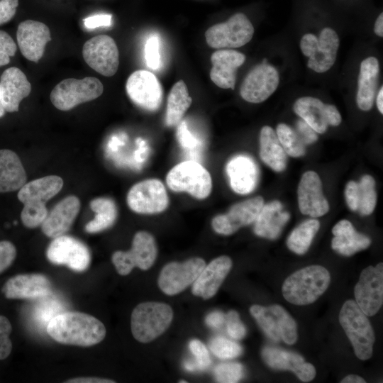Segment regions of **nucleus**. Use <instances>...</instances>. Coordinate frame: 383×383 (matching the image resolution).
Instances as JSON below:
<instances>
[{"label": "nucleus", "mask_w": 383, "mask_h": 383, "mask_svg": "<svg viewBox=\"0 0 383 383\" xmlns=\"http://www.w3.org/2000/svg\"><path fill=\"white\" fill-rule=\"evenodd\" d=\"M47 333L61 344L89 347L101 342L106 328L99 319L89 314L67 311L53 316L47 324Z\"/></svg>", "instance_id": "1"}, {"label": "nucleus", "mask_w": 383, "mask_h": 383, "mask_svg": "<svg viewBox=\"0 0 383 383\" xmlns=\"http://www.w3.org/2000/svg\"><path fill=\"white\" fill-rule=\"evenodd\" d=\"M329 272L321 265H310L289 275L282 284L284 298L294 305H307L316 301L327 289Z\"/></svg>", "instance_id": "2"}, {"label": "nucleus", "mask_w": 383, "mask_h": 383, "mask_svg": "<svg viewBox=\"0 0 383 383\" xmlns=\"http://www.w3.org/2000/svg\"><path fill=\"white\" fill-rule=\"evenodd\" d=\"M172 318L173 311L167 304L155 301L140 303L131 313L132 334L138 341L149 343L168 328Z\"/></svg>", "instance_id": "3"}, {"label": "nucleus", "mask_w": 383, "mask_h": 383, "mask_svg": "<svg viewBox=\"0 0 383 383\" xmlns=\"http://www.w3.org/2000/svg\"><path fill=\"white\" fill-rule=\"evenodd\" d=\"M339 322L353 346L355 354L361 360L372 355L375 337L367 316L355 301H346L340 309Z\"/></svg>", "instance_id": "4"}, {"label": "nucleus", "mask_w": 383, "mask_h": 383, "mask_svg": "<svg viewBox=\"0 0 383 383\" xmlns=\"http://www.w3.org/2000/svg\"><path fill=\"white\" fill-rule=\"evenodd\" d=\"M166 184L172 191L185 192L199 200L210 195L213 186L209 172L193 160L174 165L167 174Z\"/></svg>", "instance_id": "5"}, {"label": "nucleus", "mask_w": 383, "mask_h": 383, "mask_svg": "<svg viewBox=\"0 0 383 383\" xmlns=\"http://www.w3.org/2000/svg\"><path fill=\"white\" fill-rule=\"evenodd\" d=\"M104 86L96 77H87L82 79H65L52 90L50 101L60 111H69L77 105L92 101L101 95Z\"/></svg>", "instance_id": "6"}, {"label": "nucleus", "mask_w": 383, "mask_h": 383, "mask_svg": "<svg viewBox=\"0 0 383 383\" xmlns=\"http://www.w3.org/2000/svg\"><path fill=\"white\" fill-rule=\"evenodd\" d=\"M250 312L265 333L272 340H283L293 345L297 340V327L295 321L280 305L270 306L252 305Z\"/></svg>", "instance_id": "7"}, {"label": "nucleus", "mask_w": 383, "mask_h": 383, "mask_svg": "<svg viewBox=\"0 0 383 383\" xmlns=\"http://www.w3.org/2000/svg\"><path fill=\"white\" fill-rule=\"evenodd\" d=\"M157 255V247L154 236L149 232H137L129 250H117L111 256V260L118 273L125 276L137 267L142 270L150 269Z\"/></svg>", "instance_id": "8"}, {"label": "nucleus", "mask_w": 383, "mask_h": 383, "mask_svg": "<svg viewBox=\"0 0 383 383\" xmlns=\"http://www.w3.org/2000/svg\"><path fill=\"white\" fill-rule=\"evenodd\" d=\"M126 202L135 213L151 215L165 211L170 204V199L162 181L150 178L133 185L128 192Z\"/></svg>", "instance_id": "9"}, {"label": "nucleus", "mask_w": 383, "mask_h": 383, "mask_svg": "<svg viewBox=\"0 0 383 383\" xmlns=\"http://www.w3.org/2000/svg\"><path fill=\"white\" fill-rule=\"evenodd\" d=\"M254 28L242 13L232 16L227 21L215 24L205 33L207 44L213 48H235L250 41Z\"/></svg>", "instance_id": "10"}, {"label": "nucleus", "mask_w": 383, "mask_h": 383, "mask_svg": "<svg viewBox=\"0 0 383 383\" xmlns=\"http://www.w3.org/2000/svg\"><path fill=\"white\" fill-rule=\"evenodd\" d=\"M205 266L204 260L196 257L183 262H169L160 273L158 286L165 294L176 295L193 284Z\"/></svg>", "instance_id": "11"}, {"label": "nucleus", "mask_w": 383, "mask_h": 383, "mask_svg": "<svg viewBox=\"0 0 383 383\" xmlns=\"http://www.w3.org/2000/svg\"><path fill=\"white\" fill-rule=\"evenodd\" d=\"M355 301L362 312L372 316L383 304V264L368 266L360 276L354 290Z\"/></svg>", "instance_id": "12"}, {"label": "nucleus", "mask_w": 383, "mask_h": 383, "mask_svg": "<svg viewBox=\"0 0 383 383\" xmlns=\"http://www.w3.org/2000/svg\"><path fill=\"white\" fill-rule=\"evenodd\" d=\"M82 55L86 63L98 73L111 77L117 72L119 53L114 40L100 35L88 40L83 45Z\"/></svg>", "instance_id": "13"}, {"label": "nucleus", "mask_w": 383, "mask_h": 383, "mask_svg": "<svg viewBox=\"0 0 383 383\" xmlns=\"http://www.w3.org/2000/svg\"><path fill=\"white\" fill-rule=\"evenodd\" d=\"M46 256L50 262L66 265L75 272L86 270L91 260L86 245L66 235L53 238L47 248Z\"/></svg>", "instance_id": "14"}, {"label": "nucleus", "mask_w": 383, "mask_h": 383, "mask_svg": "<svg viewBox=\"0 0 383 383\" xmlns=\"http://www.w3.org/2000/svg\"><path fill=\"white\" fill-rule=\"evenodd\" d=\"M279 82L277 70L264 60L246 75L241 84L240 94L248 102L261 103L275 91Z\"/></svg>", "instance_id": "15"}, {"label": "nucleus", "mask_w": 383, "mask_h": 383, "mask_svg": "<svg viewBox=\"0 0 383 383\" xmlns=\"http://www.w3.org/2000/svg\"><path fill=\"white\" fill-rule=\"evenodd\" d=\"M128 97L138 107L149 111L157 110L162 100V88L157 77L147 70H137L128 78Z\"/></svg>", "instance_id": "16"}, {"label": "nucleus", "mask_w": 383, "mask_h": 383, "mask_svg": "<svg viewBox=\"0 0 383 383\" xmlns=\"http://www.w3.org/2000/svg\"><path fill=\"white\" fill-rule=\"evenodd\" d=\"M263 205L264 199L260 196L235 204L227 213L214 216L211 227L221 235L233 234L240 228L253 223Z\"/></svg>", "instance_id": "17"}, {"label": "nucleus", "mask_w": 383, "mask_h": 383, "mask_svg": "<svg viewBox=\"0 0 383 383\" xmlns=\"http://www.w3.org/2000/svg\"><path fill=\"white\" fill-rule=\"evenodd\" d=\"M297 195L299 210L304 215L317 218L329 211L328 202L323 194L321 180L313 171H307L302 175Z\"/></svg>", "instance_id": "18"}, {"label": "nucleus", "mask_w": 383, "mask_h": 383, "mask_svg": "<svg viewBox=\"0 0 383 383\" xmlns=\"http://www.w3.org/2000/svg\"><path fill=\"white\" fill-rule=\"evenodd\" d=\"M16 38L22 55L38 62L43 57L46 44L51 40L49 28L43 23L26 20L19 23Z\"/></svg>", "instance_id": "19"}, {"label": "nucleus", "mask_w": 383, "mask_h": 383, "mask_svg": "<svg viewBox=\"0 0 383 383\" xmlns=\"http://www.w3.org/2000/svg\"><path fill=\"white\" fill-rule=\"evenodd\" d=\"M9 299H35L51 293V282L42 274H21L11 277L1 289Z\"/></svg>", "instance_id": "20"}, {"label": "nucleus", "mask_w": 383, "mask_h": 383, "mask_svg": "<svg viewBox=\"0 0 383 383\" xmlns=\"http://www.w3.org/2000/svg\"><path fill=\"white\" fill-rule=\"evenodd\" d=\"M31 91L26 74L18 68L6 69L0 79V100L6 112L18 111L21 101Z\"/></svg>", "instance_id": "21"}, {"label": "nucleus", "mask_w": 383, "mask_h": 383, "mask_svg": "<svg viewBox=\"0 0 383 383\" xmlns=\"http://www.w3.org/2000/svg\"><path fill=\"white\" fill-rule=\"evenodd\" d=\"M80 209V201L76 196H68L59 201L48 213L42 223L43 233L55 238L65 235L71 228Z\"/></svg>", "instance_id": "22"}, {"label": "nucleus", "mask_w": 383, "mask_h": 383, "mask_svg": "<svg viewBox=\"0 0 383 383\" xmlns=\"http://www.w3.org/2000/svg\"><path fill=\"white\" fill-rule=\"evenodd\" d=\"M232 267V260L226 255L219 256L206 265L193 283L192 292L204 299L213 297Z\"/></svg>", "instance_id": "23"}, {"label": "nucleus", "mask_w": 383, "mask_h": 383, "mask_svg": "<svg viewBox=\"0 0 383 383\" xmlns=\"http://www.w3.org/2000/svg\"><path fill=\"white\" fill-rule=\"evenodd\" d=\"M262 356L266 364L275 370H290L305 382L311 381L316 376L314 366L305 362L302 356L277 348L265 347Z\"/></svg>", "instance_id": "24"}, {"label": "nucleus", "mask_w": 383, "mask_h": 383, "mask_svg": "<svg viewBox=\"0 0 383 383\" xmlns=\"http://www.w3.org/2000/svg\"><path fill=\"white\" fill-rule=\"evenodd\" d=\"M245 60V55L234 50L222 49L214 52L211 57V79L220 88L234 89L236 70Z\"/></svg>", "instance_id": "25"}, {"label": "nucleus", "mask_w": 383, "mask_h": 383, "mask_svg": "<svg viewBox=\"0 0 383 383\" xmlns=\"http://www.w3.org/2000/svg\"><path fill=\"white\" fill-rule=\"evenodd\" d=\"M226 173L232 189L240 194H248L256 187L259 170L249 156L239 155L231 158L226 165Z\"/></svg>", "instance_id": "26"}, {"label": "nucleus", "mask_w": 383, "mask_h": 383, "mask_svg": "<svg viewBox=\"0 0 383 383\" xmlns=\"http://www.w3.org/2000/svg\"><path fill=\"white\" fill-rule=\"evenodd\" d=\"M289 218V213L284 210L280 201L274 200L264 204L254 221V233L260 237L274 240L279 236Z\"/></svg>", "instance_id": "27"}, {"label": "nucleus", "mask_w": 383, "mask_h": 383, "mask_svg": "<svg viewBox=\"0 0 383 383\" xmlns=\"http://www.w3.org/2000/svg\"><path fill=\"white\" fill-rule=\"evenodd\" d=\"M339 45L340 40L337 33L331 28H323L309 57L308 67L318 73L329 70L335 63Z\"/></svg>", "instance_id": "28"}, {"label": "nucleus", "mask_w": 383, "mask_h": 383, "mask_svg": "<svg viewBox=\"0 0 383 383\" xmlns=\"http://www.w3.org/2000/svg\"><path fill=\"white\" fill-rule=\"evenodd\" d=\"M334 235L331 241L332 248L344 256H351L367 248L371 243L369 237L357 233L348 220H341L333 228Z\"/></svg>", "instance_id": "29"}, {"label": "nucleus", "mask_w": 383, "mask_h": 383, "mask_svg": "<svg viewBox=\"0 0 383 383\" xmlns=\"http://www.w3.org/2000/svg\"><path fill=\"white\" fill-rule=\"evenodd\" d=\"M379 72V64L374 57L363 60L360 64L356 95L357 105L362 111L372 109Z\"/></svg>", "instance_id": "30"}, {"label": "nucleus", "mask_w": 383, "mask_h": 383, "mask_svg": "<svg viewBox=\"0 0 383 383\" xmlns=\"http://www.w3.org/2000/svg\"><path fill=\"white\" fill-rule=\"evenodd\" d=\"M26 179V172L17 154L11 150H0V193L19 190Z\"/></svg>", "instance_id": "31"}, {"label": "nucleus", "mask_w": 383, "mask_h": 383, "mask_svg": "<svg viewBox=\"0 0 383 383\" xmlns=\"http://www.w3.org/2000/svg\"><path fill=\"white\" fill-rule=\"evenodd\" d=\"M62 179L57 175H48L26 183L18 192V199L26 202L45 203L54 197L63 187Z\"/></svg>", "instance_id": "32"}, {"label": "nucleus", "mask_w": 383, "mask_h": 383, "mask_svg": "<svg viewBox=\"0 0 383 383\" xmlns=\"http://www.w3.org/2000/svg\"><path fill=\"white\" fill-rule=\"evenodd\" d=\"M260 157L262 162L276 172L285 170L287 153L282 147L276 132L268 126H263L260 133Z\"/></svg>", "instance_id": "33"}, {"label": "nucleus", "mask_w": 383, "mask_h": 383, "mask_svg": "<svg viewBox=\"0 0 383 383\" xmlns=\"http://www.w3.org/2000/svg\"><path fill=\"white\" fill-rule=\"evenodd\" d=\"M294 111L316 133H323L327 130L326 104L320 99L312 96L301 97L295 101Z\"/></svg>", "instance_id": "34"}, {"label": "nucleus", "mask_w": 383, "mask_h": 383, "mask_svg": "<svg viewBox=\"0 0 383 383\" xmlns=\"http://www.w3.org/2000/svg\"><path fill=\"white\" fill-rule=\"evenodd\" d=\"M192 102V99L184 81L179 80L176 82L167 98L166 125L173 127L179 124Z\"/></svg>", "instance_id": "35"}, {"label": "nucleus", "mask_w": 383, "mask_h": 383, "mask_svg": "<svg viewBox=\"0 0 383 383\" xmlns=\"http://www.w3.org/2000/svg\"><path fill=\"white\" fill-rule=\"evenodd\" d=\"M91 209L96 213L95 217L85 226V231L96 233L111 227L118 216L117 206L110 198L99 197L89 204Z\"/></svg>", "instance_id": "36"}, {"label": "nucleus", "mask_w": 383, "mask_h": 383, "mask_svg": "<svg viewBox=\"0 0 383 383\" xmlns=\"http://www.w3.org/2000/svg\"><path fill=\"white\" fill-rule=\"evenodd\" d=\"M320 228L316 219H308L296 227L287 240L288 248L297 255H303L309 250Z\"/></svg>", "instance_id": "37"}, {"label": "nucleus", "mask_w": 383, "mask_h": 383, "mask_svg": "<svg viewBox=\"0 0 383 383\" xmlns=\"http://www.w3.org/2000/svg\"><path fill=\"white\" fill-rule=\"evenodd\" d=\"M276 134L285 152L293 157H299L306 152L305 145L297 133L285 123L277 126Z\"/></svg>", "instance_id": "38"}, {"label": "nucleus", "mask_w": 383, "mask_h": 383, "mask_svg": "<svg viewBox=\"0 0 383 383\" xmlns=\"http://www.w3.org/2000/svg\"><path fill=\"white\" fill-rule=\"evenodd\" d=\"M359 201L357 211L362 216L371 214L377 204V193L375 191V181L370 175H364L360 182Z\"/></svg>", "instance_id": "39"}, {"label": "nucleus", "mask_w": 383, "mask_h": 383, "mask_svg": "<svg viewBox=\"0 0 383 383\" xmlns=\"http://www.w3.org/2000/svg\"><path fill=\"white\" fill-rule=\"evenodd\" d=\"M48 214L45 203L26 202L21 213L23 224L28 228H35L42 225Z\"/></svg>", "instance_id": "40"}, {"label": "nucleus", "mask_w": 383, "mask_h": 383, "mask_svg": "<svg viewBox=\"0 0 383 383\" xmlns=\"http://www.w3.org/2000/svg\"><path fill=\"white\" fill-rule=\"evenodd\" d=\"M209 348L221 359H233L243 353V348L238 343L220 336L215 337L210 341Z\"/></svg>", "instance_id": "41"}, {"label": "nucleus", "mask_w": 383, "mask_h": 383, "mask_svg": "<svg viewBox=\"0 0 383 383\" xmlns=\"http://www.w3.org/2000/svg\"><path fill=\"white\" fill-rule=\"evenodd\" d=\"M243 374V366L238 362L221 363L214 369L215 379L218 382H238Z\"/></svg>", "instance_id": "42"}, {"label": "nucleus", "mask_w": 383, "mask_h": 383, "mask_svg": "<svg viewBox=\"0 0 383 383\" xmlns=\"http://www.w3.org/2000/svg\"><path fill=\"white\" fill-rule=\"evenodd\" d=\"M189 348L195 357L196 370H206L211 365V359L205 345L198 339H193L189 342Z\"/></svg>", "instance_id": "43"}, {"label": "nucleus", "mask_w": 383, "mask_h": 383, "mask_svg": "<svg viewBox=\"0 0 383 383\" xmlns=\"http://www.w3.org/2000/svg\"><path fill=\"white\" fill-rule=\"evenodd\" d=\"M11 331L12 326L9 319L0 316V360L8 357L12 350V343L9 338Z\"/></svg>", "instance_id": "44"}, {"label": "nucleus", "mask_w": 383, "mask_h": 383, "mask_svg": "<svg viewBox=\"0 0 383 383\" xmlns=\"http://www.w3.org/2000/svg\"><path fill=\"white\" fill-rule=\"evenodd\" d=\"M226 328L228 335L235 339L240 340L246 335V328L240 319L239 314L235 311H230L226 318Z\"/></svg>", "instance_id": "45"}, {"label": "nucleus", "mask_w": 383, "mask_h": 383, "mask_svg": "<svg viewBox=\"0 0 383 383\" xmlns=\"http://www.w3.org/2000/svg\"><path fill=\"white\" fill-rule=\"evenodd\" d=\"M17 50L16 44L6 32L0 30V67L9 63Z\"/></svg>", "instance_id": "46"}, {"label": "nucleus", "mask_w": 383, "mask_h": 383, "mask_svg": "<svg viewBox=\"0 0 383 383\" xmlns=\"http://www.w3.org/2000/svg\"><path fill=\"white\" fill-rule=\"evenodd\" d=\"M145 60L148 67L156 70L160 66L159 41L156 35H151L145 47Z\"/></svg>", "instance_id": "47"}, {"label": "nucleus", "mask_w": 383, "mask_h": 383, "mask_svg": "<svg viewBox=\"0 0 383 383\" xmlns=\"http://www.w3.org/2000/svg\"><path fill=\"white\" fill-rule=\"evenodd\" d=\"M16 256V249L11 242L0 241V274L11 265Z\"/></svg>", "instance_id": "48"}, {"label": "nucleus", "mask_w": 383, "mask_h": 383, "mask_svg": "<svg viewBox=\"0 0 383 383\" xmlns=\"http://www.w3.org/2000/svg\"><path fill=\"white\" fill-rule=\"evenodd\" d=\"M345 201L349 209L353 211L358 209L359 187L358 183L350 181L345 189Z\"/></svg>", "instance_id": "49"}, {"label": "nucleus", "mask_w": 383, "mask_h": 383, "mask_svg": "<svg viewBox=\"0 0 383 383\" xmlns=\"http://www.w3.org/2000/svg\"><path fill=\"white\" fill-rule=\"evenodd\" d=\"M18 0H0V25L9 22L16 12Z\"/></svg>", "instance_id": "50"}, {"label": "nucleus", "mask_w": 383, "mask_h": 383, "mask_svg": "<svg viewBox=\"0 0 383 383\" xmlns=\"http://www.w3.org/2000/svg\"><path fill=\"white\" fill-rule=\"evenodd\" d=\"M112 16L110 14H97L84 19L86 28L93 29L99 27H107L111 24Z\"/></svg>", "instance_id": "51"}, {"label": "nucleus", "mask_w": 383, "mask_h": 383, "mask_svg": "<svg viewBox=\"0 0 383 383\" xmlns=\"http://www.w3.org/2000/svg\"><path fill=\"white\" fill-rule=\"evenodd\" d=\"M297 128L299 133V135H298L304 144H311L317 140L318 137L316 134V132L313 131L305 121H298Z\"/></svg>", "instance_id": "52"}, {"label": "nucleus", "mask_w": 383, "mask_h": 383, "mask_svg": "<svg viewBox=\"0 0 383 383\" xmlns=\"http://www.w3.org/2000/svg\"><path fill=\"white\" fill-rule=\"evenodd\" d=\"M326 114L328 125L337 126L341 123V116L334 105L326 104Z\"/></svg>", "instance_id": "53"}, {"label": "nucleus", "mask_w": 383, "mask_h": 383, "mask_svg": "<svg viewBox=\"0 0 383 383\" xmlns=\"http://www.w3.org/2000/svg\"><path fill=\"white\" fill-rule=\"evenodd\" d=\"M205 321L209 326L219 328L225 321V315L221 311H213L207 315Z\"/></svg>", "instance_id": "54"}, {"label": "nucleus", "mask_w": 383, "mask_h": 383, "mask_svg": "<svg viewBox=\"0 0 383 383\" xmlns=\"http://www.w3.org/2000/svg\"><path fill=\"white\" fill-rule=\"evenodd\" d=\"M67 383H114L115 381L96 377H81L67 380Z\"/></svg>", "instance_id": "55"}, {"label": "nucleus", "mask_w": 383, "mask_h": 383, "mask_svg": "<svg viewBox=\"0 0 383 383\" xmlns=\"http://www.w3.org/2000/svg\"><path fill=\"white\" fill-rule=\"evenodd\" d=\"M374 32L379 37H383V13H381L374 23Z\"/></svg>", "instance_id": "56"}, {"label": "nucleus", "mask_w": 383, "mask_h": 383, "mask_svg": "<svg viewBox=\"0 0 383 383\" xmlns=\"http://www.w3.org/2000/svg\"><path fill=\"white\" fill-rule=\"evenodd\" d=\"M341 383H365L366 381L359 375L349 374L343 378Z\"/></svg>", "instance_id": "57"}, {"label": "nucleus", "mask_w": 383, "mask_h": 383, "mask_svg": "<svg viewBox=\"0 0 383 383\" xmlns=\"http://www.w3.org/2000/svg\"><path fill=\"white\" fill-rule=\"evenodd\" d=\"M376 103H377V106L379 111L380 112L381 114H382L383 113V87L382 86L381 87V88L379 89L378 91Z\"/></svg>", "instance_id": "58"}, {"label": "nucleus", "mask_w": 383, "mask_h": 383, "mask_svg": "<svg viewBox=\"0 0 383 383\" xmlns=\"http://www.w3.org/2000/svg\"><path fill=\"white\" fill-rule=\"evenodd\" d=\"M184 366L185 369L188 371H194L196 370V367L194 362L187 361L184 363Z\"/></svg>", "instance_id": "59"}, {"label": "nucleus", "mask_w": 383, "mask_h": 383, "mask_svg": "<svg viewBox=\"0 0 383 383\" xmlns=\"http://www.w3.org/2000/svg\"><path fill=\"white\" fill-rule=\"evenodd\" d=\"M5 110L1 103V100H0V118L2 117L4 114H5Z\"/></svg>", "instance_id": "60"}, {"label": "nucleus", "mask_w": 383, "mask_h": 383, "mask_svg": "<svg viewBox=\"0 0 383 383\" xmlns=\"http://www.w3.org/2000/svg\"><path fill=\"white\" fill-rule=\"evenodd\" d=\"M179 382H180V383L184 382V383H185V382H187V381H182V380H181V381H179Z\"/></svg>", "instance_id": "61"}]
</instances>
